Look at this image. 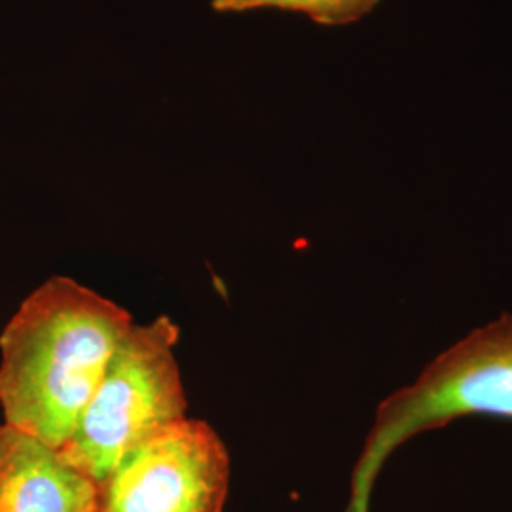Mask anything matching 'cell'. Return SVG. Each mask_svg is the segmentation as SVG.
I'll use <instances>...</instances> for the list:
<instances>
[{
    "label": "cell",
    "mask_w": 512,
    "mask_h": 512,
    "mask_svg": "<svg viewBox=\"0 0 512 512\" xmlns=\"http://www.w3.org/2000/svg\"><path fill=\"white\" fill-rule=\"evenodd\" d=\"M133 323L120 304L71 277L46 279L0 332L4 423L59 452Z\"/></svg>",
    "instance_id": "obj_1"
},
{
    "label": "cell",
    "mask_w": 512,
    "mask_h": 512,
    "mask_svg": "<svg viewBox=\"0 0 512 512\" xmlns=\"http://www.w3.org/2000/svg\"><path fill=\"white\" fill-rule=\"evenodd\" d=\"M463 418L512 421V313L471 330L378 404L344 512H370L385 463L406 442Z\"/></svg>",
    "instance_id": "obj_2"
},
{
    "label": "cell",
    "mask_w": 512,
    "mask_h": 512,
    "mask_svg": "<svg viewBox=\"0 0 512 512\" xmlns=\"http://www.w3.org/2000/svg\"><path fill=\"white\" fill-rule=\"evenodd\" d=\"M177 342L179 327L162 315L133 323L110 357L73 437L59 450L95 484L133 448L188 418Z\"/></svg>",
    "instance_id": "obj_3"
},
{
    "label": "cell",
    "mask_w": 512,
    "mask_h": 512,
    "mask_svg": "<svg viewBox=\"0 0 512 512\" xmlns=\"http://www.w3.org/2000/svg\"><path fill=\"white\" fill-rule=\"evenodd\" d=\"M230 456L217 431L184 418L133 448L95 484V512H222Z\"/></svg>",
    "instance_id": "obj_4"
},
{
    "label": "cell",
    "mask_w": 512,
    "mask_h": 512,
    "mask_svg": "<svg viewBox=\"0 0 512 512\" xmlns=\"http://www.w3.org/2000/svg\"><path fill=\"white\" fill-rule=\"evenodd\" d=\"M95 482L57 450L0 425V512H95Z\"/></svg>",
    "instance_id": "obj_5"
},
{
    "label": "cell",
    "mask_w": 512,
    "mask_h": 512,
    "mask_svg": "<svg viewBox=\"0 0 512 512\" xmlns=\"http://www.w3.org/2000/svg\"><path fill=\"white\" fill-rule=\"evenodd\" d=\"M380 0H213V8L222 14L249 12L260 8H277L304 14L311 21L327 27L349 25L368 16Z\"/></svg>",
    "instance_id": "obj_6"
}]
</instances>
